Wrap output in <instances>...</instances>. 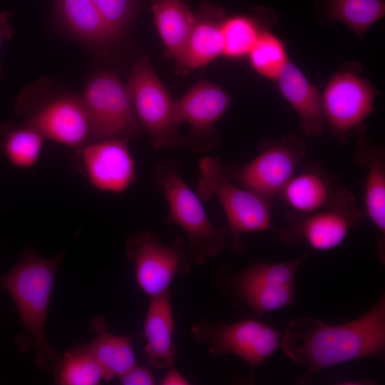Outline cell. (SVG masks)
<instances>
[{"instance_id":"1","label":"cell","mask_w":385,"mask_h":385,"mask_svg":"<svg viewBox=\"0 0 385 385\" xmlns=\"http://www.w3.org/2000/svg\"><path fill=\"white\" fill-rule=\"evenodd\" d=\"M282 352L307 369L304 384L323 369L366 357L382 359L385 352V295L359 317L329 324L312 317L291 319L281 338Z\"/></svg>"},{"instance_id":"2","label":"cell","mask_w":385,"mask_h":385,"mask_svg":"<svg viewBox=\"0 0 385 385\" xmlns=\"http://www.w3.org/2000/svg\"><path fill=\"white\" fill-rule=\"evenodd\" d=\"M69 245L50 258L40 257L31 247L15 265L0 275V289L13 299L19 320L31 337L34 361L42 371H53L61 356L49 344L46 319L56 272Z\"/></svg>"},{"instance_id":"3","label":"cell","mask_w":385,"mask_h":385,"mask_svg":"<svg viewBox=\"0 0 385 385\" xmlns=\"http://www.w3.org/2000/svg\"><path fill=\"white\" fill-rule=\"evenodd\" d=\"M153 179L168 203V223L183 231L185 242L197 265L207 259L218 256L227 248L233 247V240L227 225L215 227L211 222L202 200L183 179L179 162L165 159L155 166Z\"/></svg>"},{"instance_id":"4","label":"cell","mask_w":385,"mask_h":385,"mask_svg":"<svg viewBox=\"0 0 385 385\" xmlns=\"http://www.w3.org/2000/svg\"><path fill=\"white\" fill-rule=\"evenodd\" d=\"M306 259L304 255L284 262L255 263L240 272L224 267L216 273L215 284L233 306L245 305L261 317L296 304L295 277Z\"/></svg>"},{"instance_id":"5","label":"cell","mask_w":385,"mask_h":385,"mask_svg":"<svg viewBox=\"0 0 385 385\" xmlns=\"http://www.w3.org/2000/svg\"><path fill=\"white\" fill-rule=\"evenodd\" d=\"M196 193L202 202L214 197L220 201L232 237L234 252L244 250L243 233L278 230L272 224V201L230 180L219 158L200 160Z\"/></svg>"},{"instance_id":"6","label":"cell","mask_w":385,"mask_h":385,"mask_svg":"<svg viewBox=\"0 0 385 385\" xmlns=\"http://www.w3.org/2000/svg\"><path fill=\"white\" fill-rule=\"evenodd\" d=\"M364 217L352 192L339 187L329 204L319 210L287 212L288 225L278 230L279 237L288 245H305L317 251H329L342 245Z\"/></svg>"},{"instance_id":"7","label":"cell","mask_w":385,"mask_h":385,"mask_svg":"<svg viewBox=\"0 0 385 385\" xmlns=\"http://www.w3.org/2000/svg\"><path fill=\"white\" fill-rule=\"evenodd\" d=\"M356 62H347L330 78L322 94L326 130L341 144H345L360 130L374 111L380 92L361 76Z\"/></svg>"},{"instance_id":"8","label":"cell","mask_w":385,"mask_h":385,"mask_svg":"<svg viewBox=\"0 0 385 385\" xmlns=\"http://www.w3.org/2000/svg\"><path fill=\"white\" fill-rule=\"evenodd\" d=\"M306 153L302 138L284 135L264 141L257 155L245 164L224 165V172L234 183L272 201L297 172Z\"/></svg>"},{"instance_id":"9","label":"cell","mask_w":385,"mask_h":385,"mask_svg":"<svg viewBox=\"0 0 385 385\" xmlns=\"http://www.w3.org/2000/svg\"><path fill=\"white\" fill-rule=\"evenodd\" d=\"M136 117L154 150L185 146L178 133L175 100L153 70L148 58L135 62L127 85Z\"/></svg>"},{"instance_id":"10","label":"cell","mask_w":385,"mask_h":385,"mask_svg":"<svg viewBox=\"0 0 385 385\" xmlns=\"http://www.w3.org/2000/svg\"><path fill=\"white\" fill-rule=\"evenodd\" d=\"M125 251L135 267L138 286L150 298L169 289L177 275L188 274L197 265L185 240L178 238L171 245H165L147 230L129 235Z\"/></svg>"},{"instance_id":"11","label":"cell","mask_w":385,"mask_h":385,"mask_svg":"<svg viewBox=\"0 0 385 385\" xmlns=\"http://www.w3.org/2000/svg\"><path fill=\"white\" fill-rule=\"evenodd\" d=\"M81 98L89 118L91 141L129 140L141 134L127 86L113 72L102 71L91 76Z\"/></svg>"},{"instance_id":"12","label":"cell","mask_w":385,"mask_h":385,"mask_svg":"<svg viewBox=\"0 0 385 385\" xmlns=\"http://www.w3.org/2000/svg\"><path fill=\"white\" fill-rule=\"evenodd\" d=\"M195 342L205 345L214 357L239 356L252 371L280 346L281 334L269 324L254 319L227 324L200 319L190 329Z\"/></svg>"},{"instance_id":"13","label":"cell","mask_w":385,"mask_h":385,"mask_svg":"<svg viewBox=\"0 0 385 385\" xmlns=\"http://www.w3.org/2000/svg\"><path fill=\"white\" fill-rule=\"evenodd\" d=\"M24 123L49 139L75 150L91 141L89 118L81 98L63 93L21 109Z\"/></svg>"},{"instance_id":"14","label":"cell","mask_w":385,"mask_h":385,"mask_svg":"<svg viewBox=\"0 0 385 385\" xmlns=\"http://www.w3.org/2000/svg\"><path fill=\"white\" fill-rule=\"evenodd\" d=\"M230 96L218 86L200 81L184 96L175 101V117L180 125L187 122L191 132L185 140V146L192 152L206 153L214 149L220 137L215 125L225 113Z\"/></svg>"},{"instance_id":"15","label":"cell","mask_w":385,"mask_h":385,"mask_svg":"<svg viewBox=\"0 0 385 385\" xmlns=\"http://www.w3.org/2000/svg\"><path fill=\"white\" fill-rule=\"evenodd\" d=\"M128 141L110 138L87 143L75 150L77 168L95 188L116 194L124 192L138 176Z\"/></svg>"},{"instance_id":"16","label":"cell","mask_w":385,"mask_h":385,"mask_svg":"<svg viewBox=\"0 0 385 385\" xmlns=\"http://www.w3.org/2000/svg\"><path fill=\"white\" fill-rule=\"evenodd\" d=\"M353 158L359 165L366 169L363 211L381 234L377 251L381 262L384 264L385 151L376 147L364 131L354 150Z\"/></svg>"},{"instance_id":"17","label":"cell","mask_w":385,"mask_h":385,"mask_svg":"<svg viewBox=\"0 0 385 385\" xmlns=\"http://www.w3.org/2000/svg\"><path fill=\"white\" fill-rule=\"evenodd\" d=\"M279 90L300 120L305 136H321L326 130L322 95L302 71L289 60L279 78Z\"/></svg>"},{"instance_id":"18","label":"cell","mask_w":385,"mask_h":385,"mask_svg":"<svg viewBox=\"0 0 385 385\" xmlns=\"http://www.w3.org/2000/svg\"><path fill=\"white\" fill-rule=\"evenodd\" d=\"M175 328L171 305V290L150 297L146 312L143 335L145 354L150 366L169 368L174 365L177 351L173 344Z\"/></svg>"},{"instance_id":"19","label":"cell","mask_w":385,"mask_h":385,"mask_svg":"<svg viewBox=\"0 0 385 385\" xmlns=\"http://www.w3.org/2000/svg\"><path fill=\"white\" fill-rule=\"evenodd\" d=\"M334 179L316 162L305 163L294 174L277 197L297 213H310L329 204L336 190Z\"/></svg>"},{"instance_id":"20","label":"cell","mask_w":385,"mask_h":385,"mask_svg":"<svg viewBox=\"0 0 385 385\" xmlns=\"http://www.w3.org/2000/svg\"><path fill=\"white\" fill-rule=\"evenodd\" d=\"M225 17V11L221 7L207 2L200 5L195 13L187 44L185 73L205 66L222 55V26Z\"/></svg>"},{"instance_id":"21","label":"cell","mask_w":385,"mask_h":385,"mask_svg":"<svg viewBox=\"0 0 385 385\" xmlns=\"http://www.w3.org/2000/svg\"><path fill=\"white\" fill-rule=\"evenodd\" d=\"M151 10L158 32L177 71L185 73L188 38L195 21L186 0H151Z\"/></svg>"},{"instance_id":"22","label":"cell","mask_w":385,"mask_h":385,"mask_svg":"<svg viewBox=\"0 0 385 385\" xmlns=\"http://www.w3.org/2000/svg\"><path fill=\"white\" fill-rule=\"evenodd\" d=\"M108 326L105 316L95 314L90 323L95 337L87 344L106 381L120 377L137 364L133 347V336L115 335L109 332Z\"/></svg>"},{"instance_id":"23","label":"cell","mask_w":385,"mask_h":385,"mask_svg":"<svg viewBox=\"0 0 385 385\" xmlns=\"http://www.w3.org/2000/svg\"><path fill=\"white\" fill-rule=\"evenodd\" d=\"M55 18L84 42L106 46L118 36L91 0H54Z\"/></svg>"},{"instance_id":"24","label":"cell","mask_w":385,"mask_h":385,"mask_svg":"<svg viewBox=\"0 0 385 385\" xmlns=\"http://www.w3.org/2000/svg\"><path fill=\"white\" fill-rule=\"evenodd\" d=\"M277 15L271 9L255 7L251 14L225 17L222 26V55L230 59L247 56L260 34L277 21Z\"/></svg>"},{"instance_id":"25","label":"cell","mask_w":385,"mask_h":385,"mask_svg":"<svg viewBox=\"0 0 385 385\" xmlns=\"http://www.w3.org/2000/svg\"><path fill=\"white\" fill-rule=\"evenodd\" d=\"M314 5L321 22H342L359 38L385 15L384 0H314Z\"/></svg>"},{"instance_id":"26","label":"cell","mask_w":385,"mask_h":385,"mask_svg":"<svg viewBox=\"0 0 385 385\" xmlns=\"http://www.w3.org/2000/svg\"><path fill=\"white\" fill-rule=\"evenodd\" d=\"M45 138L34 128L23 123L0 125V155L14 167L31 168L38 161Z\"/></svg>"},{"instance_id":"27","label":"cell","mask_w":385,"mask_h":385,"mask_svg":"<svg viewBox=\"0 0 385 385\" xmlns=\"http://www.w3.org/2000/svg\"><path fill=\"white\" fill-rule=\"evenodd\" d=\"M53 371L56 384L61 385H97L103 380V371L87 344L68 349Z\"/></svg>"},{"instance_id":"28","label":"cell","mask_w":385,"mask_h":385,"mask_svg":"<svg viewBox=\"0 0 385 385\" xmlns=\"http://www.w3.org/2000/svg\"><path fill=\"white\" fill-rule=\"evenodd\" d=\"M247 56L257 73L276 81L289 60L284 43L268 30L260 34Z\"/></svg>"},{"instance_id":"29","label":"cell","mask_w":385,"mask_h":385,"mask_svg":"<svg viewBox=\"0 0 385 385\" xmlns=\"http://www.w3.org/2000/svg\"><path fill=\"white\" fill-rule=\"evenodd\" d=\"M115 34L118 36L135 17L140 0H91Z\"/></svg>"},{"instance_id":"30","label":"cell","mask_w":385,"mask_h":385,"mask_svg":"<svg viewBox=\"0 0 385 385\" xmlns=\"http://www.w3.org/2000/svg\"><path fill=\"white\" fill-rule=\"evenodd\" d=\"M123 385H153L155 379L150 366H140L138 364L118 377Z\"/></svg>"},{"instance_id":"31","label":"cell","mask_w":385,"mask_h":385,"mask_svg":"<svg viewBox=\"0 0 385 385\" xmlns=\"http://www.w3.org/2000/svg\"><path fill=\"white\" fill-rule=\"evenodd\" d=\"M12 12L6 11L0 13V48L3 42L10 38L14 31L10 24V19L11 17ZM1 78V69L0 68V80Z\"/></svg>"},{"instance_id":"32","label":"cell","mask_w":385,"mask_h":385,"mask_svg":"<svg viewBox=\"0 0 385 385\" xmlns=\"http://www.w3.org/2000/svg\"><path fill=\"white\" fill-rule=\"evenodd\" d=\"M160 381L161 385H188V379L183 376L173 366L169 367Z\"/></svg>"}]
</instances>
